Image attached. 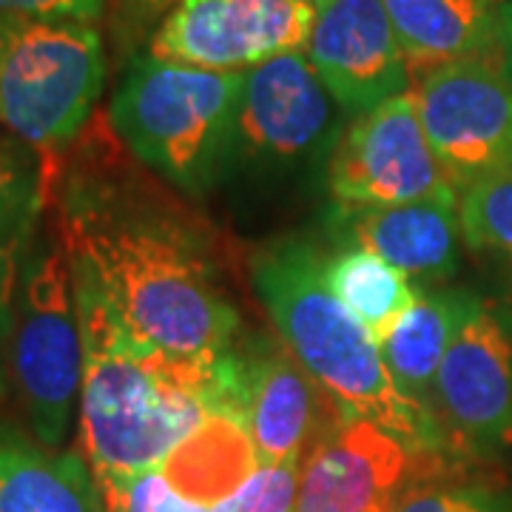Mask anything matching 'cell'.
I'll return each instance as SVG.
<instances>
[{"mask_svg":"<svg viewBox=\"0 0 512 512\" xmlns=\"http://www.w3.org/2000/svg\"><path fill=\"white\" fill-rule=\"evenodd\" d=\"M106 83V46L89 20L12 18L0 32V123L55 157L94 117Z\"/></svg>","mask_w":512,"mask_h":512,"instance_id":"obj_5","label":"cell"},{"mask_svg":"<svg viewBox=\"0 0 512 512\" xmlns=\"http://www.w3.org/2000/svg\"><path fill=\"white\" fill-rule=\"evenodd\" d=\"M339 228L353 245L387 259L410 279L427 285L444 282L458 268V194H433L424 200L339 211Z\"/></svg>","mask_w":512,"mask_h":512,"instance_id":"obj_15","label":"cell"},{"mask_svg":"<svg viewBox=\"0 0 512 512\" xmlns=\"http://www.w3.org/2000/svg\"><path fill=\"white\" fill-rule=\"evenodd\" d=\"M109 0H0V15L23 20H94Z\"/></svg>","mask_w":512,"mask_h":512,"instance_id":"obj_26","label":"cell"},{"mask_svg":"<svg viewBox=\"0 0 512 512\" xmlns=\"http://www.w3.org/2000/svg\"><path fill=\"white\" fill-rule=\"evenodd\" d=\"M305 55L350 117H362L410 86V69L382 0H330L316 9Z\"/></svg>","mask_w":512,"mask_h":512,"instance_id":"obj_14","label":"cell"},{"mask_svg":"<svg viewBox=\"0 0 512 512\" xmlns=\"http://www.w3.org/2000/svg\"><path fill=\"white\" fill-rule=\"evenodd\" d=\"M427 143L458 194L512 171V74L495 57L447 63L416 77Z\"/></svg>","mask_w":512,"mask_h":512,"instance_id":"obj_8","label":"cell"},{"mask_svg":"<svg viewBox=\"0 0 512 512\" xmlns=\"http://www.w3.org/2000/svg\"><path fill=\"white\" fill-rule=\"evenodd\" d=\"M111 3H114L111 32L123 46H131L140 32H146L163 12L168 15L177 0H111Z\"/></svg>","mask_w":512,"mask_h":512,"instance_id":"obj_28","label":"cell"},{"mask_svg":"<svg viewBox=\"0 0 512 512\" xmlns=\"http://www.w3.org/2000/svg\"><path fill=\"white\" fill-rule=\"evenodd\" d=\"M245 72H208L154 55L123 69L109 120L126 148L163 183L202 197L239 157Z\"/></svg>","mask_w":512,"mask_h":512,"instance_id":"obj_4","label":"cell"},{"mask_svg":"<svg viewBox=\"0 0 512 512\" xmlns=\"http://www.w3.org/2000/svg\"><path fill=\"white\" fill-rule=\"evenodd\" d=\"M43 225L40 217L20 248L9 367L32 436L57 450L69 436L83 384V336L72 262L55 225Z\"/></svg>","mask_w":512,"mask_h":512,"instance_id":"obj_6","label":"cell"},{"mask_svg":"<svg viewBox=\"0 0 512 512\" xmlns=\"http://www.w3.org/2000/svg\"><path fill=\"white\" fill-rule=\"evenodd\" d=\"M316 6L305 0H177L148 37V55L208 72H248L305 52Z\"/></svg>","mask_w":512,"mask_h":512,"instance_id":"obj_11","label":"cell"},{"mask_svg":"<svg viewBox=\"0 0 512 512\" xmlns=\"http://www.w3.org/2000/svg\"><path fill=\"white\" fill-rule=\"evenodd\" d=\"M339 106L305 52L271 57L245 72L239 154L265 165H296L336 146Z\"/></svg>","mask_w":512,"mask_h":512,"instance_id":"obj_13","label":"cell"},{"mask_svg":"<svg viewBox=\"0 0 512 512\" xmlns=\"http://www.w3.org/2000/svg\"><path fill=\"white\" fill-rule=\"evenodd\" d=\"M74 299L83 336L80 447L109 510L120 512L128 487L160 470L211 413L242 419L239 342L211 362L180 359L131 328L92 279L74 274Z\"/></svg>","mask_w":512,"mask_h":512,"instance_id":"obj_2","label":"cell"},{"mask_svg":"<svg viewBox=\"0 0 512 512\" xmlns=\"http://www.w3.org/2000/svg\"><path fill=\"white\" fill-rule=\"evenodd\" d=\"M46 208L74 274L171 356L211 362L239 342L208 222L94 114L72 146L43 157Z\"/></svg>","mask_w":512,"mask_h":512,"instance_id":"obj_1","label":"cell"},{"mask_svg":"<svg viewBox=\"0 0 512 512\" xmlns=\"http://www.w3.org/2000/svg\"><path fill=\"white\" fill-rule=\"evenodd\" d=\"M0 512H111L80 453L46 447L0 421Z\"/></svg>","mask_w":512,"mask_h":512,"instance_id":"obj_16","label":"cell"},{"mask_svg":"<svg viewBox=\"0 0 512 512\" xmlns=\"http://www.w3.org/2000/svg\"><path fill=\"white\" fill-rule=\"evenodd\" d=\"M237 353L242 421L251 430L259 464H302L313 444L345 419V410L282 339L268 333L239 336Z\"/></svg>","mask_w":512,"mask_h":512,"instance_id":"obj_12","label":"cell"},{"mask_svg":"<svg viewBox=\"0 0 512 512\" xmlns=\"http://www.w3.org/2000/svg\"><path fill=\"white\" fill-rule=\"evenodd\" d=\"M458 470L453 461L413 453L376 421L345 416L302 461L293 512H393L410 484Z\"/></svg>","mask_w":512,"mask_h":512,"instance_id":"obj_10","label":"cell"},{"mask_svg":"<svg viewBox=\"0 0 512 512\" xmlns=\"http://www.w3.org/2000/svg\"><path fill=\"white\" fill-rule=\"evenodd\" d=\"M325 282L379 345L419 293L410 285V276L362 245L342 248L325 259Z\"/></svg>","mask_w":512,"mask_h":512,"instance_id":"obj_20","label":"cell"},{"mask_svg":"<svg viewBox=\"0 0 512 512\" xmlns=\"http://www.w3.org/2000/svg\"><path fill=\"white\" fill-rule=\"evenodd\" d=\"M433 419L461 467L512 444V322L476 293L436 373Z\"/></svg>","mask_w":512,"mask_h":512,"instance_id":"obj_7","label":"cell"},{"mask_svg":"<svg viewBox=\"0 0 512 512\" xmlns=\"http://www.w3.org/2000/svg\"><path fill=\"white\" fill-rule=\"evenodd\" d=\"M296 470L299 464L259 467L245 487H239L237 493L211 512H293L299 487Z\"/></svg>","mask_w":512,"mask_h":512,"instance_id":"obj_23","label":"cell"},{"mask_svg":"<svg viewBox=\"0 0 512 512\" xmlns=\"http://www.w3.org/2000/svg\"><path fill=\"white\" fill-rule=\"evenodd\" d=\"M251 276L279 339L336 399L345 416L382 424L419 456L453 461L436 419L404 402L393 387L382 345L330 293L325 256L311 242L279 239L262 248L254 256Z\"/></svg>","mask_w":512,"mask_h":512,"instance_id":"obj_3","label":"cell"},{"mask_svg":"<svg viewBox=\"0 0 512 512\" xmlns=\"http://www.w3.org/2000/svg\"><path fill=\"white\" fill-rule=\"evenodd\" d=\"M20 245H0V396L12 376V336H15V293L20 274Z\"/></svg>","mask_w":512,"mask_h":512,"instance_id":"obj_25","label":"cell"},{"mask_svg":"<svg viewBox=\"0 0 512 512\" xmlns=\"http://www.w3.org/2000/svg\"><path fill=\"white\" fill-rule=\"evenodd\" d=\"M328 191L339 211L387 208L456 191L427 143L413 92L353 117L330 151Z\"/></svg>","mask_w":512,"mask_h":512,"instance_id":"obj_9","label":"cell"},{"mask_svg":"<svg viewBox=\"0 0 512 512\" xmlns=\"http://www.w3.org/2000/svg\"><path fill=\"white\" fill-rule=\"evenodd\" d=\"M410 77L447 63L498 57L501 6L493 0H382Z\"/></svg>","mask_w":512,"mask_h":512,"instance_id":"obj_17","label":"cell"},{"mask_svg":"<svg viewBox=\"0 0 512 512\" xmlns=\"http://www.w3.org/2000/svg\"><path fill=\"white\" fill-rule=\"evenodd\" d=\"M9 20H12V18H6V15H0V32L6 29V23H9Z\"/></svg>","mask_w":512,"mask_h":512,"instance_id":"obj_31","label":"cell"},{"mask_svg":"<svg viewBox=\"0 0 512 512\" xmlns=\"http://www.w3.org/2000/svg\"><path fill=\"white\" fill-rule=\"evenodd\" d=\"M393 512H498V504L481 487L453 484V478H421L407 487Z\"/></svg>","mask_w":512,"mask_h":512,"instance_id":"obj_24","label":"cell"},{"mask_svg":"<svg viewBox=\"0 0 512 512\" xmlns=\"http://www.w3.org/2000/svg\"><path fill=\"white\" fill-rule=\"evenodd\" d=\"M120 512H211L200 507V504H191L185 501L183 495H177L171 490V484L165 481L160 470H151L137 478L131 487H128L126 501H123V510Z\"/></svg>","mask_w":512,"mask_h":512,"instance_id":"obj_27","label":"cell"},{"mask_svg":"<svg viewBox=\"0 0 512 512\" xmlns=\"http://www.w3.org/2000/svg\"><path fill=\"white\" fill-rule=\"evenodd\" d=\"M501 52L512 66V15L501 9Z\"/></svg>","mask_w":512,"mask_h":512,"instance_id":"obj_29","label":"cell"},{"mask_svg":"<svg viewBox=\"0 0 512 512\" xmlns=\"http://www.w3.org/2000/svg\"><path fill=\"white\" fill-rule=\"evenodd\" d=\"M470 291H424L382 339V359L390 382L404 402L433 416V382L441 359L464 319Z\"/></svg>","mask_w":512,"mask_h":512,"instance_id":"obj_18","label":"cell"},{"mask_svg":"<svg viewBox=\"0 0 512 512\" xmlns=\"http://www.w3.org/2000/svg\"><path fill=\"white\" fill-rule=\"evenodd\" d=\"M501 9H504V12H510V15H512V0H507V3L501 6Z\"/></svg>","mask_w":512,"mask_h":512,"instance_id":"obj_32","label":"cell"},{"mask_svg":"<svg viewBox=\"0 0 512 512\" xmlns=\"http://www.w3.org/2000/svg\"><path fill=\"white\" fill-rule=\"evenodd\" d=\"M458 220L470 248L512 259V171L461 191Z\"/></svg>","mask_w":512,"mask_h":512,"instance_id":"obj_22","label":"cell"},{"mask_svg":"<svg viewBox=\"0 0 512 512\" xmlns=\"http://www.w3.org/2000/svg\"><path fill=\"white\" fill-rule=\"evenodd\" d=\"M46 214L43 157L20 140H0V245H20Z\"/></svg>","mask_w":512,"mask_h":512,"instance_id":"obj_21","label":"cell"},{"mask_svg":"<svg viewBox=\"0 0 512 512\" xmlns=\"http://www.w3.org/2000/svg\"><path fill=\"white\" fill-rule=\"evenodd\" d=\"M259 467L248 424L231 413H211L171 450L160 473L185 501L214 510L245 487Z\"/></svg>","mask_w":512,"mask_h":512,"instance_id":"obj_19","label":"cell"},{"mask_svg":"<svg viewBox=\"0 0 512 512\" xmlns=\"http://www.w3.org/2000/svg\"><path fill=\"white\" fill-rule=\"evenodd\" d=\"M305 3H311V6H316V9H322V6L330 3V0H305Z\"/></svg>","mask_w":512,"mask_h":512,"instance_id":"obj_30","label":"cell"}]
</instances>
